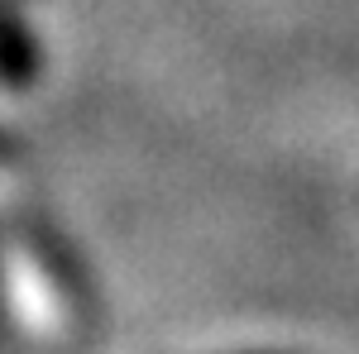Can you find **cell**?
<instances>
[{"label": "cell", "mask_w": 359, "mask_h": 354, "mask_svg": "<svg viewBox=\"0 0 359 354\" xmlns=\"http://www.w3.org/2000/svg\"><path fill=\"white\" fill-rule=\"evenodd\" d=\"M39 77V48L20 25V15L10 5H0V82L5 86H29Z\"/></svg>", "instance_id": "cell-1"}]
</instances>
